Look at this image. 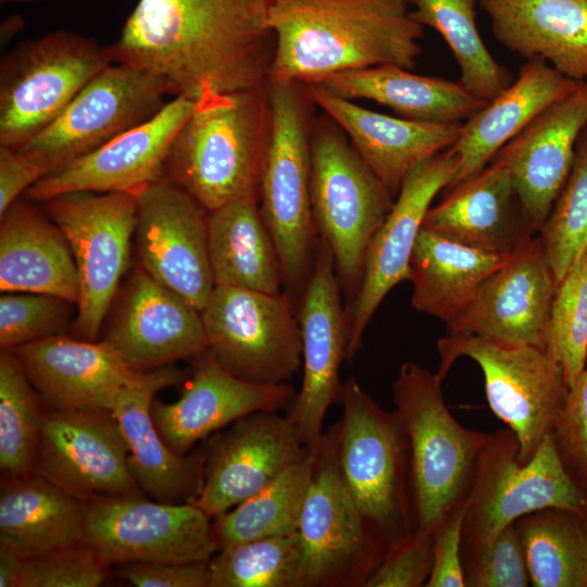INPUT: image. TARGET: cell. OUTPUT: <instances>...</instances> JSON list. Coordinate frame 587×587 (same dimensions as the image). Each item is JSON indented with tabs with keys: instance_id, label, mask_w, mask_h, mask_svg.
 Masks as SVG:
<instances>
[{
	"instance_id": "cell-47",
	"label": "cell",
	"mask_w": 587,
	"mask_h": 587,
	"mask_svg": "<svg viewBox=\"0 0 587 587\" xmlns=\"http://www.w3.org/2000/svg\"><path fill=\"white\" fill-rule=\"evenodd\" d=\"M436 529H416L411 537L388 549L364 587L425 586L433 567Z\"/></svg>"
},
{
	"instance_id": "cell-13",
	"label": "cell",
	"mask_w": 587,
	"mask_h": 587,
	"mask_svg": "<svg viewBox=\"0 0 587 587\" xmlns=\"http://www.w3.org/2000/svg\"><path fill=\"white\" fill-rule=\"evenodd\" d=\"M166 95L161 77L114 62L17 150L50 175L151 118L165 105Z\"/></svg>"
},
{
	"instance_id": "cell-53",
	"label": "cell",
	"mask_w": 587,
	"mask_h": 587,
	"mask_svg": "<svg viewBox=\"0 0 587 587\" xmlns=\"http://www.w3.org/2000/svg\"><path fill=\"white\" fill-rule=\"evenodd\" d=\"M23 20L20 16H10L3 21L1 26V38L8 40L22 28Z\"/></svg>"
},
{
	"instance_id": "cell-6",
	"label": "cell",
	"mask_w": 587,
	"mask_h": 587,
	"mask_svg": "<svg viewBox=\"0 0 587 587\" xmlns=\"http://www.w3.org/2000/svg\"><path fill=\"white\" fill-rule=\"evenodd\" d=\"M311 129L310 192L319 237L329 246L346 295L355 298L369 243L395 197L327 115Z\"/></svg>"
},
{
	"instance_id": "cell-36",
	"label": "cell",
	"mask_w": 587,
	"mask_h": 587,
	"mask_svg": "<svg viewBox=\"0 0 587 587\" xmlns=\"http://www.w3.org/2000/svg\"><path fill=\"white\" fill-rule=\"evenodd\" d=\"M209 254L215 286L279 292L283 273L273 237L251 192L209 212Z\"/></svg>"
},
{
	"instance_id": "cell-33",
	"label": "cell",
	"mask_w": 587,
	"mask_h": 587,
	"mask_svg": "<svg viewBox=\"0 0 587 587\" xmlns=\"http://www.w3.org/2000/svg\"><path fill=\"white\" fill-rule=\"evenodd\" d=\"M84 500L33 472L2 477L0 545L22 559L84 542Z\"/></svg>"
},
{
	"instance_id": "cell-16",
	"label": "cell",
	"mask_w": 587,
	"mask_h": 587,
	"mask_svg": "<svg viewBox=\"0 0 587 587\" xmlns=\"http://www.w3.org/2000/svg\"><path fill=\"white\" fill-rule=\"evenodd\" d=\"M303 378L287 415L303 444L314 452L323 436L325 415L341 401L344 384L339 367L347 359L349 322L342 308L340 283L332 250L319 237L311 275L299 309Z\"/></svg>"
},
{
	"instance_id": "cell-42",
	"label": "cell",
	"mask_w": 587,
	"mask_h": 587,
	"mask_svg": "<svg viewBox=\"0 0 587 587\" xmlns=\"http://www.w3.org/2000/svg\"><path fill=\"white\" fill-rule=\"evenodd\" d=\"M539 233L559 284L587 248V125L577 140L571 172Z\"/></svg>"
},
{
	"instance_id": "cell-24",
	"label": "cell",
	"mask_w": 587,
	"mask_h": 587,
	"mask_svg": "<svg viewBox=\"0 0 587 587\" xmlns=\"http://www.w3.org/2000/svg\"><path fill=\"white\" fill-rule=\"evenodd\" d=\"M183 379L174 363L134 371L110 411L127 444L129 469L139 488L165 503L191 502L203 476L205 452L177 454L163 441L152 417L155 394Z\"/></svg>"
},
{
	"instance_id": "cell-17",
	"label": "cell",
	"mask_w": 587,
	"mask_h": 587,
	"mask_svg": "<svg viewBox=\"0 0 587 587\" xmlns=\"http://www.w3.org/2000/svg\"><path fill=\"white\" fill-rule=\"evenodd\" d=\"M136 196L140 267L201 311L215 287L209 254V212L165 177Z\"/></svg>"
},
{
	"instance_id": "cell-46",
	"label": "cell",
	"mask_w": 587,
	"mask_h": 587,
	"mask_svg": "<svg viewBox=\"0 0 587 587\" xmlns=\"http://www.w3.org/2000/svg\"><path fill=\"white\" fill-rule=\"evenodd\" d=\"M462 563L465 586L526 587L530 584L515 522Z\"/></svg>"
},
{
	"instance_id": "cell-21",
	"label": "cell",
	"mask_w": 587,
	"mask_h": 587,
	"mask_svg": "<svg viewBox=\"0 0 587 587\" xmlns=\"http://www.w3.org/2000/svg\"><path fill=\"white\" fill-rule=\"evenodd\" d=\"M34 472L82 500L140 489L110 412H46Z\"/></svg>"
},
{
	"instance_id": "cell-15",
	"label": "cell",
	"mask_w": 587,
	"mask_h": 587,
	"mask_svg": "<svg viewBox=\"0 0 587 587\" xmlns=\"http://www.w3.org/2000/svg\"><path fill=\"white\" fill-rule=\"evenodd\" d=\"M84 503V542L109 565L210 561L218 551L211 517L192 502L165 503L137 491Z\"/></svg>"
},
{
	"instance_id": "cell-23",
	"label": "cell",
	"mask_w": 587,
	"mask_h": 587,
	"mask_svg": "<svg viewBox=\"0 0 587 587\" xmlns=\"http://www.w3.org/2000/svg\"><path fill=\"white\" fill-rule=\"evenodd\" d=\"M105 340L133 371H149L208 349L200 311L136 267Z\"/></svg>"
},
{
	"instance_id": "cell-29",
	"label": "cell",
	"mask_w": 587,
	"mask_h": 587,
	"mask_svg": "<svg viewBox=\"0 0 587 587\" xmlns=\"http://www.w3.org/2000/svg\"><path fill=\"white\" fill-rule=\"evenodd\" d=\"M423 226L479 249L512 253L537 232L527 220L505 165L494 158L483 170L447 189Z\"/></svg>"
},
{
	"instance_id": "cell-51",
	"label": "cell",
	"mask_w": 587,
	"mask_h": 587,
	"mask_svg": "<svg viewBox=\"0 0 587 587\" xmlns=\"http://www.w3.org/2000/svg\"><path fill=\"white\" fill-rule=\"evenodd\" d=\"M43 176L41 168L17 149L0 146V217Z\"/></svg>"
},
{
	"instance_id": "cell-32",
	"label": "cell",
	"mask_w": 587,
	"mask_h": 587,
	"mask_svg": "<svg viewBox=\"0 0 587 587\" xmlns=\"http://www.w3.org/2000/svg\"><path fill=\"white\" fill-rule=\"evenodd\" d=\"M0 218L1 292L47 294L77 304V268L61 228L48 214L21 200Z\"/></svg>"
},
{
	"instance_id": "cell-52",
	"label": "cell",
	"mask_w": 587,
	"mask_h": 587,
	"mask_svg": "<svg viewBox=\"0 0 587 587\" xmlns=\"http://www.w3.org/2000/svg\"><path fill=\"white\" fill-rule=\"evenodd\" d=\"M23 562L14 550L0 545V587H16Z\"/></svg>"
},
{
	"instance_id": "cell-39",
	"label": "cell",
	"mask_w": 587,
	"mask_h": 587,
	"mask_svg": "<svg viewBox=\"0 0 587 587\" xmlns=\"http://www.w3.org/2000/svg\"><path fill=\"white\" fill-rule=\"evenodd\" d=\"M475 1L408 0L412 17L438 32L449 46L460 68V82L475 97L489 102L505 90L514 77L483 42L476 25Z\"/></svg>"
},
{
	"instance_id": "cell-19",
	"label": "cell",
	"mask_w": 587,
	"mask_h": 587,
	"mask_svg": "<svg viewBox=\"0 0 587 587\" xmlns=\"http://www.w3.org/2000/svg\"><path fill=\"white\" fill-rule=\"evenodd\" d=\"M557 286L540 238L530 236L446 324L448 334H471L546 349Z\"/></svg>"
},
{
	"instance_id": "cell-3",
	"label": "cell",
	"mask_w": 587,
	"mask_h": 587,
	"mask_svg": "<svg viewBox=\"0 0 587 587\" xmlns=\"http://www.w3.org/2000/svg\"><path fill=\"white\" fill-rule=\"evenodd\" d=\"M271 120L267 82L203 93L172 142L164 177L208 212L259 192Z\"/></svg>"
},
{
	"instance_id": "cell-43",
	"label": "cell",
	"mask_w": 587,
	"mask_h": 587,
	"mask_svg": "<svg viewBox=\"0 0 587 587\" xmlns=\"http://www.w3.org/2000/svg\"><path fill=\"white\" fill-rule=\"evenodd\" d=\"M546 350L560 363L572 387L587 363V248L557 286Z\"/></svg>"
},
{
	"instance_id": "cell-38",
	"label": "cell",
	"mask_w": 587,
	"mask_h": 587,
	"mask_svg": "<svg viewBox=\"0 0 587 587\" xmlns=\"http://www.w3.org/2000/svg\"><path fill=\"white\" fill-rule=\"evenodd\" d=\"M313 464L311 452L259 492L214 517L212 527L218 550L298 532Z\"/></svg>"
},
{
	"instance_id": "cell-49",
	"label": "cell",
	"mask_w": 587,
	"mask_h": 587,
	"mask_svg": "<svg viewBox=\"0 0 587 587\" xmlns=\"http://www.w3.org/2000/svg\"><path fill=\"white\" fill-rule=\"evenodd\" d=\"M469 495L444 517L435 532L433 567L426 587H464L462 530Z\"/></svg>"
},
{
	"instance_id": "cell-10",
	"label": "cell",
	"mask_w": 587,
	"mask_h": 587,
	"mask_svg": "<svg viewBox=\"0 0 587 587\" xmlns=\"http://www.w3.org/2000/svg\"><path fill=\"white\" fill-rule=\"evenodd\" d=\"M112 63L111 47L70 30L21 42L1 61L0 146L20 149Z\"/></svg>"
},
{
	"instance_id": "cell-26",
	"label": "cell",
	"mask_w": 587,
	"mask_h": 587,
	"mask_svg": "<svg viewBox=\"0 0 587 587\" xmlns=\"http://www.w3.org/2000/svg\"><path fill=\"white\" fill-rule=\"evenodd\" d=\"M587 125V79L541 111L494 157L508 168L522 209L539 232L573 165Z\"/></svg>"
},
{
	"instance_id": "cell-20",
	"label": "cell",
	"mask_w": 587,
	"mask_h": 587,
	"mask_svg": "<svg viewBox=\"0 0 587 587\" xmlns=\"http://www.w3.org/2000/svg\"><path fill=\"white\" fill-rule=\"evenodd\" d=\"M311 452L287 414L262 411L246 415L212 441L201 487L191 502L216 517Z\"/></svg>"
},
{
	"instance_id": "cell-4",
	"label": "cell",
	"mask_w": 587,
	"mask_h": 587,
	"mask_svg": "<svg viewBox=\"0 0 587 587\" xmlns=\"http://www.w3.org/2000/svg\"><path fill=\"white\" fill-rule=\"evenodd\" d=\"M436 373L404 362L392 384V402L410 447L416 529H436L471 489L490 434L462 426L446 405Z\"/></svg>"
},
{
	"instance_id": "cell-5",
	"label": "cell",
	"mask_w": 587,
	"mask_h": 587,
	"mask_svg": "<svg viewBox=\"0 0 587 587\" xmlns=\"http://www.w3.org/2000/svg\"><path fill=\"white\" fill-rule=\"evenodd\" d=\"M338 458L344 482L388 549L416 530L410 447L395 411L380 408L350 376L344 384Z\"/></svg>"
},
{
	"instance_id": "cell-18",
	"label": "cell",
	"mask_w": 587,
	"mask_h": 587,
	"mask_svg": "<svg viewBox=\"0 0 587 587\" xmlns=\"http://www.w3.org/2000/svg\"><path fill=\"white\" fill-rule=\"evenodd\" d=\"M458 168V155L449 148L421 162L404 177L390 212L369 243L360 289L347 309V359L360 349L364 330L385 297L410 280L411 257L424 217Z\"/></svg>"
},
{
	"instance_id": "cell-30",
	"label": "cell",
	"mask_w": 587,
	"mask_h": 587,
	"mask_svg": "<svg viewBox=\"0 0 587 587\" xmlns=\"http://www.w3.org/2000/svg\"><path fill=\"white\" fill-rule=\"evenodd\" d=\"M578 84L542 59L527 60L505 90L462 123L459 138L450 147L458 155L459 168L446 189L483 170L541 111Z\"/></svg>"
},
{
	"instance_id": "cell-11",
	"label": "cell",
	"mask_w": 587,
	"mask_h": 587,
	"mask_svg": "<svg viewBox=\"0 0 587 587\" xmlns=\"http://www.w3.org/2000/svg\"><path fill=\"white\" fill-rule=\"evenodd\" d=\"M338 438L339 422L323 433L314 451L299 521L307 587H364L388 551L344 482Z\"/></svg>"
},
{
	"instance_id": "cell-45",
	"label": "cell",
	"mask_w": 587,
	"mask_h": 587,
	"mask_svg": "<svg viewBox=\"0 0 587 587\" xmlns=\"http://www.w3.org/2000/svg\"><path fill=\"white\" fill-rule=\"evenodd\" d=\"M110 565L85 542L25 559L16 587H97Z\"/></svg>"
},
{
	"instance_id": "cell-8",
	"label": "cell",
	"mask_w": 587,
	"mask_h": 587,
	"mask_svg": "<svg viewBox=\"0 0 587 587\" xmlns=\"http://www.w3.org/2000/svg\"><path fill=\"white\" fill-rule=\"evenodd\" d=\"M301 87L268 83L271 136L259 185L262 216L279 257L283 283L291 292L303 291L317 242L310 192L308 95Z\"/></svg>"
},
{
	"instance_id": "cell-7",
	"label": "cell",
	"mask_w": 587,
	"mask_h": 587,
	"mask_svg": "<svg viewBox=\"0 0 587 587\" xmlns=\"http://www.w3.org/2000/svg\"><path fill=\"white\" fill-rule=\"evenodd\" d=\"M510 428L483 448L475 467L462 530V560L487 546L503 528L532 512L557 508L587 513V494L564 466L552 435L526 463Z\"/></svg>"
},
{
	"instance_id": "cell-34",
	"label": "cell",
	"mask_w": 587,
	"mask_h": 587,
	"mask_svg": "<svg viewBox=\"0 0 587 587\" xmlns=\"http://www.w3.org/2000/svg\"><path fill=\"white\" fill-rule=\"evenodd\" d=\"M410 71L396 65L375 66L337 73L316 85L352 101L372 100L400 117L425 123H463L487 104L460 80Z\"/></svg>"
},
{
	"instance_id": "cell-25",
	"label": "cell",
	"mask_w": 587,
	"mask_h": 587,
	"mask_svg": "<svg viewBox=\"0 0 587 587\" xmlns=\"http://www.w3.org/2000/svg\"><path fill=\"white\" fill-rule=\"evenodd\" d=\"M192 377L172 403L153 400V422L170 449L180 455L211 433L255 412L288 409L297 392L284 384H254L225 370L209 349L195 357Z\"/></svg>"
},
{
	"instance_id": "cell-2",
	"label": "cell",
	"mask_w": 587,
	"mask_h": 587,
	"mask_svg": "<svg viewBox=\"0 0 587 587\" xmlns=\"http://www.w3.org/2000/svg\"><path fill=\"white\" fill-rule=\"evenodd\" d=\"M266 24L275 47L270 84H316L383 65L413 70L423 26L408 0H277Z\"/></svg>"
},
{
	"instance_id": "cell-9",
	"label": "cell",
	"mask_w": 587,
	"mask_h": 587,
	"mask_svg": "<svg viewBox=\"0 0 587 587\" xmlns=\"http://www.w3.org/2000/svg\"><path fill=\"white\" fill-rule=\"evenodd\" d=\"M437 352L436 374L442 380L460 358L479 365L491 411L516 435L520 463L528 462L553 434L566 400L569 387L560 363L546 349L471 334H448L438 340Z\"/></svg>"
},
{
	"instance_id": "cell-44",
	"label": "cell",
	"mask_w": 587,
	"mask_h": 587,
	"mask_svg": "<svg viewBox=\"0 0 587 587\" xmlns=\"http://www.w3.org/2000/svg\"><path fill=\"white\" fill-rule=\"evenodd\" d=\"M75 302L37 292L8 291L0 297V347L23 345L62 335L77 312Z\"/></svg>"
},
{
	"instance_id": "cell-40",
	"label": "cell",
	"mask_w": 587,
	"mask_h": 587,
	"mask_svg": "<svg viewBox=\"0 0 587 587\" xmlns=\"http://www.w3.org/2000/svg\"><path fill=\"white\" fill-rule=\"evenodd\" d=\"M209 565L208 587H307L298 532L220 549Z\"/></svg>"
},
{
	"instance_id": "cell-48",
	"label": "cell",
	"mask_w": 587,
	"mask_h": 587,
	"mask_svg": "<svg viewBox=\"0 0 587 587\" xmlns=\"http://www.w3.org/2000/svg\"><path fill=\"white\" fill-rule=\"evenodd\" d=\"M560 457L571 476L587 488V365L569 388L552 434Z\"/></svg>"
},
{
	"instance_id": "cell-14",
	"label": "cell",
	"mask_w": 587,
	"mask_h": 587,
	"mask_svg": "<svg viewBox=\"0 0 587 587\" xmlns=\"http://www.w3.org/2000/svg\"><path fill=\"white\" fill-rule=\"evenodd\" d=\"M71 247L79 280L74 332L96 341L129 262L137 221L130 192H72L45 202Z\"/></svg>"
},
{
	"instance_id": "cell-28",
	"label": "cell",
	"mask_w": 587,
	"mask_h": 587,
	"mask_svg": "<svg viewBox=\"0 0 587 587\" xmlns=\"http://www.w3.org/2000/svg\"><path fill=\"white\" fill-rule=\"evenodd\" d=\"M9 351L38 395L57 411L110 412L134 372L105 340L59 335Z\"/></svg>"
},
{
	"instance_id": "cell-27",
	"label": "cell",
	"mask_w": 587,
	"mask_h": 587,
	"mask_svg": "<svg viewBox=\"0 0 587 587\" xmlns=\"http://www.w3.org/2000/svg\"><path fill=\"white\" fill-rule=\"evenodd\" d=\"M303 86L310 101L341 128L395 198L409 172L452 147L461 132L462 123L437 124L392 117L361 107L320 85Z\"/></svg>"
},
{
	"instance_id": "cell-37",
	"label": "cell",
	"mask_w": 587,
	"mask_h": 587,
	"mask_svg": "<svg viewBox=\"0 0 587 587\" xmlns=\"http://www.w3.org/2000/svg\"><path fill=\"white\" fill-rule=\"evenodd\" d=\"M530 584L587 587V534L584 517L548 508L515 521Z\"/></svg>"
},
{
	"instance_id": "cell-1",
	"label": "cell",
	"mask_w": 587,
	"mask_h": 587,
	"mask_svg": "<svg viewBox=\"0 0 587 587\" xmlns=\"http://www.w3.org/2000/svg\"><path fill=\"white\" fill-rule=\"evenodd\" d=\"M277 0H138L111 46L114 62L148 71L193 100L267 82Z\"/></svg>"
},
{
	"instance_id": "cell-12",
	"label": "cell",
	"mask_w": 587,
	"mask_h": 587,
	"mask_svg": "<svg viewBox=\"0 0 587 587\" xmlns=\"http://www.w3.org/2000/svg\"><path fill=\"white\" fill-rule=\"evenodd\" d=\"M208 349L236 377L284 384L302 364V338L289 292L215 286L200 311Z\"/></svg>"
},
{
	"instance_id": "cell-35",
	"label": "cell",
	"mask_w": 587,
	"mask_h": 587,
	"mask_svg": "<svg viewBox=\"0 0 587 587\" xmlns=\"http://www.w3.org/2000/svg\"><path fill=\"white\" fill-rule=\"evenodd\" d=\"M510 255L472 247L422 226L411 257L412 308L449 323Z\"/></svg>"
},
{
	"instance_id": "cell-41",
	"label": "cell",
	"mask_w": 587,
	"mask_h": 587,
	"mask_svg": "<svg viewBox=\"0 0 587 587\" xmlns=\"http://www.w3.org/2000/svg\"><path fill=\"white\" fill-rule=\"evenodd\" d=\"M18 359L0 354V469L4 476L34 472L45 413Z\"/></svg>"
},
{
	"instance_id": "cell-50",
	"label": "cell",
	"mask_w": 587,
	"mask_h": 587,
	"mask_svg": "<svg viewBox=\"0 0 587 587\" xmlns=\"http://www.w3.org/2000/svg\"><path fill=\"white\" fill-rule=\"evenodd\" d=\"M209 562H125L115 573L137 587H208Z\"/></svg>"
},
{
	"instance_id": "cell-22",
	"label": "cell",
	"mask_w": 587,
	"mask_h": 587,
	"mask_svg": "<svg viewBox=\"0 0 587 587\" xmlns=\"http://www.w3.org/2000/svg\"><path fill=\"white\" fill-rule=\"evenodd\" d=\"M196 100L176 96L151 118L50 175L28 190L46 202L72 192H130L137 195L164 177L172 142L193 110Z\"/></svg>"
},
{
	"instance_id": "cell-55",
	"label": "cell",
	"mask_w": 587,
	"mask_h": 587,
	"mask_svg": "<svg viewBox=\"0 0 587 587\" xmlns=\"http://www.w3.org/2000/svg\"><path fill=\"white\" fill-rule=\"evenodd\" d=\"M584 526H585V530H586V534H587V513L584 516Z\"/></svg>"
},
{
	"instance_id": "cell-31",
	"label": "cell",
	"mask_w": 587,
	"mask_h": 587,
	"mask_svg": "<svg viewBox=\"0 0 587 587\" xmlns=\"http://www.w3.org/2000/svg\"><path fill=\"white\" fill-rule=\"evenodd\" d=\"M482 8L508 50L587 79V0H482Z\"/></svg>"
},
{
	"instance_id": "cell-54",
	"label": "cell",
	"mask_w": 587,
	"mask_h": 587,
	"mask_svg": "<svg viewBox=\"0 0 587 587\" xmlns=\"http://www.w3.org/2000/svg\"><path fill=\"white\" fill-rule=\"evenodd\" d=\"M41 0H0L1 3H8V2H22V3H28V2H36Z\"/></svg>"
}]
</instances>
